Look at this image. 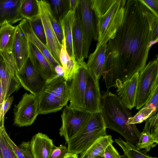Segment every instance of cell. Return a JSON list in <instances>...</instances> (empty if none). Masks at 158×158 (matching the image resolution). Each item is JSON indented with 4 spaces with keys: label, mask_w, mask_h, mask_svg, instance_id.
I'll return each instance as SVG.
<instances>
[{
    "label": "cell",
    "mask_w": 158,
    "mask_h": 158,
    "mask_svg": "<svg viewBox=\"0 0 158 158\" xmlns=\"http://www.w3.org/2000/svg\"><path fill=\"white\" fill-rule=\"evenodd\" d=\"M79 5L83 36V55L85 59L88 57L92 39L98 40V34L90 0H80Z\"/></svg>",
    "instance_id": "obj_8"
},
{
    "label": "cell",
    "mask_w": 158,
    "mask_h": 158,
    "mask_svg": "<svg viewBox=\"0 0 158 158\" xmlns=\"http://www.w3.org/2000/svg\"><path fill=\"white\" fill-rule=\"evenodd\" d=\"M119 158H129L126 155L124 154L123 155H120Z\"/></svg>",
    "instance_id": "obj_46"
},
{
    "label": "cell",
    "mask_w": 158,
    "mask_h": 158,
    "mask_svg": "<svg viewBox=\"0 0 158 158\" xmlns=\"http://www.w3.org/2000/svg\"><path fill=\"white\" fill-rule=\"evenodd\" d=\"M143 130L149 132L153 137L158 140V114L145 120Z\"/></svg>",
    "instance_id": "obj_36"
},
{
    "label": "cell",
    "mask_w": 158,
    "mask_h": 158,
    "mask_svg": "<svg viewBox=\"0 0 158 158\" xmlns=\"http://www.w3.org/2000/svg\"><path fill=\"white\" fill-rule=\"evenodd\" d=\"M7 135L4 125H0V158H18Z\"/></svg>",
    "instance_id": "obj_30"
},
{
    "label": "cell",
    "mask_w": 158,
    "mask_h": 158,
    "mask_svg": "<svg viewBox=\"0 0 158 158\" xmlns=\"http://www.w3.org/2000/svg\"><path fill=\"white\" fill-rule=\"evenodd\" d=\"M63 76H59L47 84L56 94L64 107L69 100V85Z\"/></svg>",
    "instance_id": "obj_26"
},
{
    "label": "cell",
    "mask_w": 158,
    "mask_h": 158,
    "mask_svg": "<svg viewBox=\"0 0 158 158\" xmlns=\"http://www.w3.org/2000/svg\"><path fill=\"white\" fill-rule=\"evenodd\" d=\"M158 22V16L140 0H126L122 23L107 44L102 74L107 90L145 67Z\"/></svg>",
    "instance_id": "obj_1"
},
{
    "label": "cell",
    "mask_w": 158,
    "mask_h": 158,
    "mask_svg": "<svg viewBox=\"0 0 158 158\" xmlns=\"http://www.w3.org/2000/svg\"><path fill=\"white\" fill-rule=\"evenodd\" d=\"M39 115L38 97L25 93L14 110V123L20 127L31 125Z\"/></svg>",
    "instance_id": "obj_9"
},
{
    "label": "cell",
    "mask_w": 158,
    "mask_h": 158,
    "mask_svg": "<svg viewBox=\"0 0 158 158\" xmlns=\"http://www.w3.org/2000/svg\"><path fill=\"white\" fill-rule=\"evenodd\" d=\"M31 27L37 37L45 45L46 40L44 27L39 15L31 20H29Z\"/></svg>",
    "instance_id": "obj_35"
},
{
    "label": "cell",
    "mask_w": 158,
    "mask_h": 158,
    "mask_svg": "<svg viewBox=\"0 0 158 158\" xmlns=\"http://www.w3.org/2000/svg\"><path fill=\"white\" fill-rule=\"evenodd\" d=\"M101 113L106 128L116 131L126 142L134 145L137 143L141 132L135 124H129L131 112L121 102L116 95L107 90L101 95Z\"/></svg>",
    "instance_id": "obj_2"
},
{
    "label": "cell",
    "mask_w": 158,
    "mask_h": 158,
    "mask_svg": "<svg viewBox=\"0 0 158 158\" xmlns=\"http://www.w3.org/2000/svg\"><path fill=\"white\" fill-rule=\"evenodd\" d=\"M114 141L122 149L124 154L129 158H157L148 156L145 150L138 148L134 144L124 141L120 138L115 139Z\"/></svg>",
    "instance_id": "obj_29"
},
{
    "label": "cell",
    "mask_w": 158,
    "mask_h": 158,
    "mask_svg": "<svg viewBox=\"0 0 158 158\" xmlns=\"http://www.w3.org/2000/svg\"><path fill=\"white\" fill-rule=\"evenodd\" d=\"M23 0H0V27L5 23L11 25L21 21L20 8Z\"/></svg>",
    "instance_id": "obj_17"
},
{
    "label": "cell",
    "mask_w": 158,
    "mask_h": 158,
    "mask_svg": "<svg viewBox=\"0 0 158 158\" xmlns=\"http://www.w3.org/2000/svg\"><path fill=\"white\" fill-rule=\"evenodd\" d=\"M158 90V58L150 61L139 73L135 107L144 106Z\"/></svg>",
    "instance_id": "obj_5"
},
{
    "label": "cell",
    "mask_w": 158,
    "mask_h": 158,
    "mask_svg": "<svg viewBox=\"0 0 158 158\" xmlns=\"http://www.w3.org/2000/svg\"><path fill=\"white\" fill-rule=\"evenodd\" d=\"M113 142L111 135H107L102 137L81 153L79 158H94L97 156L104 157L106 148Z\"/></svg>",
    "instance_id": "obj_25"
},
{
    "label": "cell",
    "mask_w": 158,
    "mask_h": 158,
    "mask_svg": "<svg viewBox=\"0 0 158 158\" xmlns=\"http://www.w3.org/2000/svg\"><path fill=\"white\" fill-rule=\"evenodd\" d=\"M7 138L18 158H34L30 141L23 142L17 146L8 136Z\"/></svg>",
    "instance_id": "obj_34"
},
{
    "label": "cell",
    "mask_w": 158,
    "mask_h": 158,
    "mask_svg": "<svg viewBox=\"0 0 158 158\" xmlns=\"http://www.w3.org/2000/svg\"><path fill=\"white\" fill-rule=\"evenodd\" d=\"M63 39L60 54V59L64 69L63 77L67 82H70L80 66V63L71 58L67 52L65 39L63 33Z\"/></svg>",
    "instance_id": "obj_23"
},
{
    "label": "cell",
    "mask_w": 158,
    "mask_h": 158,
    "mask_svg": "<svg viewBox=\"0 0 158 158\" xmlns=\"http://www.w3.org/2000/svg\"><path fill=\"white\" fill-rule=\"evenodd\" d=\"M94 158H105L104 157H102L100 156H97Z\"/></svg>",
    "instance_id": "obj_47"
},
{
    "label": "cell",
    "mask_w": 158,
    "mask_h": 158,
    "mask_svg": "<svg viewBox=\"0 0 158 158\" xmlns=\"http://www.w3.org/2000/svg\"><path fill=\"white\" fill-rule=\"evenodd\" d=\"M0 56V80L5 101L14 92L19 90L21 85L15 71Z\"/></svg>",
    "instance_id": "obj_16"
},
{
    "label": "cell",
    "mask_w": 158,
    "mask_h": 158,
    "mask_svg": "<svg viewBox=\"0 0 158 158\" xmlns=\"http://www.w3.org/2000/svg\"><path fill=\"white\" fill-rule=\"evenodd\" d=\"M158 143V140H156L149 132L143 129V131L141 132L138 142L135 146L139 149H143L148 152Z\"/></svg>",
    "instance_id": "obj_33"
},
{
    "label": "cell",
    "mask_w": 158,
    "mask_h": 158,
    "mask_svg": "<svg viewBox=\"0 0 158 158\" xmlns=\"http://www.w3.org/2000/svg\"><path fill=\"white\" fill-rule=\"evenodd\" d=\"M49 14L50 20L57 38L61 44L63 39L62 29L60 23L56 19L54 16L51 8L49 11Z\"/></svg>",
    "instance_id": "obj_37"
},
{
    "label": "cell",
    "mask_w": 158,
    "mask_h": 158,
    "mask_svg": "<svg viewBox=\"0 0 158 158\" xmlns=\"http://www.w3.org/2000/svg\"><path fill=\"white\" fill-rule=\"evenodd\" d=\"M79 5L76 11L73 26V41L75 58L77 62L81 63L84 61V59L83 55V36Z\"/></svg>",
    "instance_id": "obj_22"
},
{
    "label": "cell",
    "mask_w": 158,
    "mask_h": 158,
    "mask_svg": "<svg viewBox=\"0 0 158 158\" xmlns=\"http://www.w3.org/2000/svg\"><path fill=\"white\" fill-rule=\"evenodd\" d=\"M68 153V148L66 146L57 147L54 146L48 158H64Z\"/></svg>",
    "instance_id": "obj_38"
},
{
    "label": "cell",
    "mask_w": 158,
    "mask_h": 158,
    "mask_svg": "<svg viewBox=\"0 0 158 158\" xmlns=\"http://www.w3.org/2000/svg\"><path fill=\"white\" fill-rule=\"evenodd\" d=\"M20 15L23 19L31 20L39 15L37 0H23L20 8Z\"/></svg>",
    "instance_id": "obj_31"
},
{
    "label": "cell",
    "mask_w": 158,
    "mask_h": 158,
    "mask_svg": "<svg viewBox=\"0 0 158 158\" xmlns=\"http://www.w3.org/2000/svg\"><path fill=\"white\" fill-rule=\"evenodd\" d=\"M127 0H116L110 8L96 18L98 43H107L114 35L123 19Z\"/></svg>",
    "instance_id": "obj_4"
},
{
    "label": "cell",
    "mask_w": 158,
    "mask_h": 158,
    "mask_svg": "<svg viewBox=\"0 0 158 158\" xmlns=\"http://www.w3.org/2000/svg\"><path fill=\"white\" fill-rule=\"evenodd\" d=\"M120 156L118 151L113 146L112 144L109 145L105 151V158H119Z\"/></svg>",
    "instance_id": "obj_39"
},
{
    "label": "cell",
    "mask_w": 158,
    "mask_h": 158,
    "mask_svg": "<svg viewBox=\"0 0 158 158\" xmlns=\"http://www.w3.org/2000/svg\"><path fill=\"white\" fill-rule=\"evenodd\" d=\"M37 97L39 114L56 112L63 107L58 97L47 84Z\"/></svg>",
    "instance_id": "obj_18"
},
{
    "label": "cell",
    "mask_w": 158,
    "mask_h": 158,
    "mask_svg": "<svg viewBox=\"0 0 158 158\" xmlns=\"http://www.w3.org/2000/svg\"><path fill=\"white\" fill-rule=\"evenodd\" d=\"M107 44L98 43L94 52L90 54L86 63L88 70L98 79L102 76L106 59Z\"/></svg>",
    "instance_id": "obj_20"
},
{
    "label": "cell",
    "mask_w": 158,
    "mask_h": 158,
    "mask_svg": "<svg viewBox=\"0 0 158 158\" xmlns=\"http://www.w3.org/2000/svg\"><path fill=\"white\" fill-rule=\"evenodd\" d=\"M49 2L52 13L60 22L69 10V0H52Z\"/></svg>",
    "instance_id": "obj_32"
},
{
    "label": "cell",
    "mask_w": 158,
    "mask_h": 158,
    "mask_svg": "<svg viewBox=\"0 0 158 158\" xmlns=\"http://www.w3.org/2000/svg\"><path fill=\"white\" fill-rule=\"evenodd\" d=\"M15 74L21 85L31 94L37 97L47 84L45 80L36 71L29 58Z\"/></svg>",
    "instance_id": "obj_11"
},
{
    "label": "cell",
    "mask_w": 158,
    "mask_h": 158,
    "mask_svg": "<svg viewBox=\"0 0 158 158\" xmlns=\"http://www.w3.org/2000/svg\"><path fill=\"white\" fill-rule=\"evenodd\" d=\"M80 2V0H69V11L75 12Z\"/></svg>",
    "instance_id": "obj_43"
},
{
    "label": "cell",
    "mask_w": 158,
    "mask_h": 158,
    "mask_svg": "<svg viewBox=\"0 0 158 158\" xmlns=\"http://www.w3.org/2000/svg\"><path fill=\"white\" fill-rule=\"evenodd\" d=\"M98 81L99 79L87 69L84 110L91 114L101 112V94Z\"/></svg>",
    "instance_id": "obj_12"
},
{
    "label": "cell",
    "mask_w": 158,
    "mask_h": 158,
    "mask_svg": "<svg viewBox=\"0 0 158 158\" xmlns=\"http://www.w3.org/2000/svg\"><path fill=\"white\" fill-rule=\"evenodd\" d=\"M64 158H79L78 157L77 154L71 153H68L65 155Z\"/></svg>",
    "instance_id": "obj_45"
},
{
    "label": "cell",
    "mask_w": 158,
    "mask_h": 158,
    "mask_svg": "<svg viewBox=\"0 0 158 158\" xmlns=\"http://www.w3.org/2000/svg\"><path fill=\"white\" fill-rule=\"evenodd\" d=\"M15 37L11 50L12 56L17 71L20 70L29 58L28 41L22 30L16 26Z\"/></svg>",
    "instance_id": "obj_15"
},
{
    "label": "cell",
    "mask_w": 158,
    "mask_h": 158,
    "mask_svg": "<svg viewBox=\"0 0 158 158\" xmlns=\"http://www.w3.org/2000/svg\"><path fill=\"white\" fill-rule=\"evenodd\" d=\"M139 74H135L116 87L117 96L124 106L129 110L135 107Z\"/></svg>",
    "instance_id": "obj_14"
},
{
    "label": "cell",
    "mask_w": 158,
    "mask_h": 158,
    "mask_svg": "<svg viewBox=\"0 0 158 158\" xmlns=\"http://www.w3.org/2000/svg\"><path fill=\"white\" fill-rule=\"evenodd\" d=\"M30 143L34 158H48L55 146L48 136L40 132L33 137Z\"/></svg>",
    "instance_id": "obj_21"
},
{
    "label": "cell",
    "mask_w": 158,
    "mask_h": 158,
    "mask_svg": "<svg viewBox=\"0 0 158 158\" xmlns=\"http://www.w3.org/2000/svg\"><path fill=\"white\" fill-rule=\"evenodd\" d=\"M157 110L154 104L149 100L135 115L128 118V123L135 124L141 123L156 114Z\"/></svg>",
    "instance_id": "obj_28"
},
{
    "label": "cell",
    "mask_w": 158,
    "mask_h": 158,
    "mask_svg": "<svg viewBox=\"0 0 158 158\" xmlns=\"http://www.w3.org/2000/svg\"><path fill=\"white\" fill-rule=\"evenodd\" d=\"M0 58H1V57H0Z\"/></svg>",
    "instance_id": "obj_48"
},
{
    "label": "cell",
    "mask_w": 158,
    "mask_h": 158,
    "mask_svg": "<svg viewBox=\"0 0 158 158\" xmlns=\"http://www.w3.org/2000/svg\"><path fill=\"white\" fill-rule=\"evenodd\" d=\"M28 43L29 58L36 71L45 80L47 84L60 76L38 49L28 41Z\"/></svg>",
    "instance_id": "obj_13"
},
{
    "label": "cell",
    "mask_w": 158,
    "mask_h": 158,
    "mask_svg": "<svg viewBox=\"0 0 158 158\" xmlns=\"http://www.w3.org/2000/svg\"><path fill=\"white\" fill-rule=\"evenodd\" d=\"M87 69L84 61L80 63L69 85V104L71 108L84 110V96Z\"/></svg>",
    "instance_id": "obj_10"
},
{
    "label": "cell",
    "mask_w": 158,
    "mask_h": 158,
    "mask_svg": "<svg viewBox=\"0 0 158 158\" xmlns=\"http://www.w3.org/2000/svg\"><path fill=\"white\" fill-rule=\"evenodd\" d=\"M37 2L39 15L44 27L46 36V46L55 60L61 65L60 59L61 44L57 37L50 20L49 14L50 5L48 1L37 0Z\"/></svg>",
    "instance_id": "obj_7"
},
{
    "label": "cell",
    "mask_w": 158,
    "mask_h": 158,
    "mask_svg": "<svg viewBox=\"0 0 158 158\" xmlns=\"http://www.w3.org/2000/svg\"><path fill=\"white\" fill-rule=\"evenodd\" d=\"M18 25L27 40L38 49L54 69L57 65H59L51 55L46 45L41 41L35 34L28 20L23 19Z\"/></svg>",
    "instance_id": "obj_19"
},
{
    "label": "cell",
    "mask_w": 158,
    "mask_h": 158,
    "mask_svg": "<svg viewBox=\"0 0 158 158\" xmlns=\"http://www.w3.org/2000/svg\"><path fill=\"white\" fill-rule=\"evenodd\" d=\"M155 15L158 16V0H140Z\"/></svg>",
    "instance_id": "obj_40"
},
{
    "label": "cell",
    "mask_w": 158,
    "mask_h": 158,
    "mask_svg": "<svg viewBox=\"0 0 158 158\" xmlns=\"http://www.w3.org/2000/svg\"><path fill=\"white\" fill-rule=\"evenodd\" d=\"M16 26L5 23L0 27V52L11 51L15 37Z\"/></svg>",
    "instance_id": "obj_27"
},
{
    "label": "cell",
    "mask_w": 158,
    "mask_h": 158,
    "mask_svg": "<svg viewBox=\"0 0 158 158\" xmlns=\"http://www.w3.org/2000/svg\"><path fill=\"white\" fill-rule=\"evenodd\" d=\"M92 114L84 110L65 106L61 114L62 124L59 134L67 143L81 130L90 118Z\"/></svg>",
    "instance_id": "obj_6"
},
{
    "label": "cell",
    "mask_w": 158,
    "mask_h": 158,
    "mask_svg": "<svg viewBox=\"0 0 158 158\" xmlns=\"http://www.w3.org/2000/svg\"><path fill=\"white\" fill-rule=\"evenodd\" d=\"M101 112L92 115L79 132L67 143L69 153L81 154L100 137L107 135Z\"/></svg>",
    "instance_id": "obj_3"
},
{
    "label": "cell",
    "mask_w": 158,
    "mask_h": 158,
    "mask_svg": "<svg viewBox=\"0 0 158 158\" xmlns=\"http://www.w3.org/2000/svg\"><path fill=\"white\" fill-rule=\"evenodd\" d=\"M75 12L69 11L60 22L65 39L67 52L71 58L74 60L76 59L73 49V28Z\"/></svg>",
    "instance_id": "obj_24"
},
{
    "label": "cell",
    "mask_w": 158,
    "mask_h": 158,
    "mask_svg": "<svg viewBox=\"0 0 158 158\" xmlns=\"http://www.w3.org/2000/svg\"><path fill=\"white\" fill-rule=\"evenodd\" d=\"M56 73L59 76H63L64 74V70L62 66L60 65H57L54 69Z\"/></svg>",
    "instance_id": "obj_44"
},
{
    "label": "cell",
    "mask_w": 158,
    "mask_h": 158,
    "mask_svg": "<svg viewBox=\"0 0 158 158\" xmlns=\"http://www.w3.org/2000/svg\"><path fill=\"white\" fill-rule=\"evenodd\" d=\"M4 100V95L3 90L0 80V125H4L5 117L2 113V108Z\"/></svg>",
    "instance_id": "obj_41"
},
{
    "label": "cell",
    "mask_w": 158,
    "mask_h": 158,
    "mask_svg": "<svg viewBox=\"0 0 158 158\" xmlns=\"http://www.w3.org/2000/svg\"><path fill=\"white\" fill-rule=\"evenodd\" d=\"M13 100V96L10 97L4 101L2 108V115L5 117V115L10 108L12 103Z\"/></svg>",
    "instance_id": "obj_42"
}]
</instances>
